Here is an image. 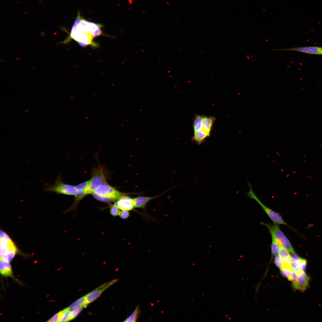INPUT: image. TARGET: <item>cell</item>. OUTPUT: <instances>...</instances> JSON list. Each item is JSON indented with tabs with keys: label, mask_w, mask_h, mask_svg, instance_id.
<instances>
[{
	"label": "cell",
	"mask_w": 322,
	"mask_h": 322,
	"mask_svg": "<svg viewBox=\"0 0 322 322\" xmlns=\"http://www.w3.org/2000/svg\"><path fill=\"white\" fill-rule=\"evenodd\" d=\"M17 251L15 244L9 236L3 231H0V258L10 262Z\"/></svg>",
	"instance_id": "6da1fadb"
},
{
	"label": "cell",
	"mask_w": 322,
	"mask_h": 322,
	"mask_svg": "<svg viewBox=\"0 0 322 322\" xmlns=\"http://www.w3.org/2000/svg\"><path fill=\"white\" fill-rule=\"evenodd\" d=\"M45 191L54 192L57 194L75 196L78 193L76 186L63 182L62 177L59 175L54 184L46 183L43 188Z\"/></svg>",
	"instance_id": "7a4b0ae2"
},
{
	"label": "cell",
	"mask_w": 322,
	"mask_h": 322,
	"mask_svg": "<svg viewBox=\"0 0 322 322\" xmlns=\"http://www.w3.org/2000/svg\"><path fill=\"white\" fill-rule=\"evenodd\" d=\"M269 230L272 239L275 240L281 246L286 249L289 252L295 254L290 242L281 230L278 224L274 223L271 225L262 222Z\"/></svg>",
	"instance_id": "3957f363"
},
{
	"label": "cell",
	"mask_w": 322,
	"mask_h": 322,
	"mask_svg": "<svg viewBox=\"0 0 322 322\" xmlns=\"http://www.w3.org/2000/svg\"><path fill=\"white\" fill-rule=\"evenodd\" d=\"M247 181L249 188V191L246 193L247 197L255 200L260 205L274 223L287 226L288 225L278 213L266 206L259 199L254 193L250 184L247 180Z\"/></svg>",
	"instance_id": "277c9868"
},
{
	"label": "cell",
	"mask_w": 322,
	"mask_h": 322,
	"mask_svg": "<svg viewBox=\"0 0 322 322\" xmlns=\"http://www.w3.org/2000/svg\"><path fill=\"white\" fill-rule=\"evenodd\" d=\"M92 193L111 199L113 201H117L125 195L124 193L117 190L106 182L100 185Z\"/></svg>",
	"instance_id": "5b68a950"
},
{
	"label": "cell",
	"mask_w": 322,
	"mask_h": 322,
	"mask_svg": "<svg viewBox=\"0 0 322 322\" xmlns=\"http://www.w3.org/2000/svg\"><path fill=\"white\" fill-rule=\"evenodd\" d=\"M105 180V174L103 170L97 169L94 171L91 179L86 186V194L92 193Z\"/></svg>",
	"instance_id": "8992f818"
},
{
	"label": "cell",
	"mask_w": 322,
	"mask_h": 322,
	"mask_svg": "<svg viewBox=\"0 0 322 322\" xmlns=\"http://www.w3.org/2000/svg\"><path fill=\"white\" fill-rule=\"evenodd\" d=\"M118 280V279H116L107 282L86 295L85 296L87 304H88L94 301L99 297L104 291Z\"/></svg>",
	"instance_id": "52a82bcc"
},
{
	"label": "cell",
	"mask_w": 322,
	"mask_h": 322,
	"mask_svg": "<svg viewBox=\"0 0 322 322\" xmlns=\"http://www.w3.org/2000/svg\"><path fill=\"white\" fill-rule=\"evenodd\" d=\"M272 51L289 50L295 51L308 54L322 55V47L310 46L296 47H290L286 49H272Z\"/></svg>",
	"instance_id": "ba28073f"
},
{
	"label": "cell",
	"mask_w": 322,
	"mask_h": 322,
	"mask_svg": "<svg viewBox=\"0 0 322 322\" xmlns=\"http://www.w3.org/2000/svg\"><path fill=\"white\" fill-rule=\"evenodd\" d=\"M114 205L122 210H131L134 208L133 198L125 195L115 202Z\"/></svg>",
	"instance_id": "9c48e42d"
},
{
	"label": "cell",
	"mask_w": 322,
	"mask_h": 322,
	"mask_svg": "<svg viewBox=\"0 0 322 322\" xmlns=\"http://www.w3.org/2000/svg\"><path fill=\"white\" fill-rule=\"evenodd\" d=\"M297 272V290L304 291L309 286V277L304 271L300 270Z\"/></svg>",
	"instance_id": "30bf717a"
},
{
	"label": "cell",
	"mask_w": 322,
	"mask_h": 322,
	"mask_svg": "<svg viewBox=\"0 0 322 322\" xmlns=\"http://www.w3.org/2000/svg\"><path fill=\"white\" fill-rule=\"evenodd\" d=\"M159 196L160 195L150 197L140 196L133 198L134 208L143 209L149 201Z\"/></svg>",
	"instance_id": "8fae6325"
},
{
	"label": "cell",
	"mask_w": 322,
	"mask_h": 322,
	"mask_svg": "<svg viewBox=\"0 0 322 322\" xmlns=\"http://www.w3.org/2000/svg\"><path fill=\"white\" fill-rule=\"evenodd\" d=\"M213 117L203 116L202 122V129L209 135L215 120Z\"/></svg>",
	"instance_id": "7c38bea8"
},
{
	"label": "cell",
	"mask_w": 322,
	"mask_h": 322,
	"mask_svg": "<svg viewBox=\"0 0 322 322\" xmlns=\"http://www.w3.org/2000/svg\"><path fill=\"white\" fill-rule=\"evenodd\" d=\"M0 270L3 275L13 277L12 268L9 262L4 261L0 258Z\"/></svg>",
	"instance_id": "4fadbf2b"
},
{
	"label": "cell",
	"mask_w": 322,
	"mask_h": 322,
	"mask_svg": "<svg viewBox=\"0 0 322 322\" xmlns=\"http://www.w3.org/2000/svg\"><path fill=\"white\" fill-rule=\"evenodd\" d=\"M209 135L202 129L194 131L193 139L198 144H200Z\"/></svg>",
	"instance_id": "5bb4252c"
},
{
	"label": "cell",
	"mask_w": 322,
	"mask_h": 322,
	"mask_svg": "<svg viewBox=\"0 0 322 322\" xmlns=\"http://www.w3.org/2000/svg\"><path fill=\"white\" fill-rule=\"evenodd\" d=\"M88 305L87 304L85 296H83L72 304L68 307L70 310L72 309L80 306H83L85 308Z\"/></svg>",
	"instance_id": "9a60e30c"
},
{
	"label": "cell",
	"mask_w": 322,
	"mask_h": 322,
	"mask_svg": "<svg viewBox=\"0 0 322 322\" xmlns=\"http://www.w3.org/2000/svg\"><path fill=\"white\" fill-rule=\"evenodd\" d=\"M203 118V116L199 115H196L195 117L193 123L194 131L202 129Z\"/></svg>",
	"instance_id": "2e32d148"
},
{
	"label": "cell",
	"mask_w": 322,
	"mask_h": 322,
	"mask_svg": "<svg viewBox=\"0 0 322 322\" xmlns=\"http://www.w3.org/2000/svg\"><path fill=\"white\" fill-rule=\"evenodd\" d=\"M140 310L139 306H137L134 311L128 318L124 321L126 322H134L137 321L139 317Z\"/></svg>",
	"instance_id": "e0dca14e"
},
{
	"label": "cell",
	"mask_w": 322,
	"mask_h": 322,
	"mask_svg": "<svg viewBox=\"0 0 322 322\" xmlns=\"http://www.w3.org/2000/svg\"><path fill=\"white\" fill-rule=\"evenodd\" d=\"M278 255L281 257L282 261H287L292 258V256L290 254L289 252L281 246Z\"/></svg>",
	"instance_id": "ac0fdd59"
},
{
	"label": "cell",
	"mask_w": 322,
	"mask_h": 322,
	"mask_svg": "<svg viewBox=\"0 0 322 322\" xmlns=\"http://www.w3.org/2000/svg\"><path fill=\"white\" fill-rule=\"evenodd\" d=\"M70 310L67 308L60 311V322H67L70 320Z\"/></svg>",
	"instance_id": "d6986e66"
},
{
	"label": "cell",
	"mask_w": 322,
	"mask_h": 322,
	"mask_svg": "<svg viewBox=\"0 0 322 322\" xmlns=\"http://www.w3.org/2000/svg\"><path fill=\"white\" fill-rule=\"evenodd\" d=\"M271 245V251L272 255L275 256L278 254L281 246L275 240L272 239Z\"/></svg>",
	"instance_id": "ffe728a7"
},
{
	"label": "cell",
	"mask_w": 322,
	"mask_h": 322,
	"mask_svg": "<svg viewBox=\"0 0 322 322\" xmlns=\"http://www.w3.org/2000/svg\"><path fill=\"white\" fill-rule=\"evenodd\" d=\"M85 308L83 306H80L76 308L71 310L70 320H73L76 318L80 313L83 308Z\"/></svg>",
	"instance_id": "44dd1931"
},
{
	"label": "cell",
	"mask_w": 322,
	"mask_h": 322,
	"mask_svg": "<svg viewBox=\"0 0 322 322\" xmlns=\"http://www.w3.org/2000/svg\"><path fill=\"white\" fill-rule=\"evenodd\" d=\"M274 263L280 269L282 268L283 265L282 261L278 254L275 256Z\"/></svg>",
	"instance_id": "7402d4cb"
},
{
	"label": "cell",
	"mask_w": 322,
	"mask_h": 322,
	"mask_svg": "<svg viewBox=\"0 0 322 322\" xmlns=\"http://www.w3.org/2000/svg\"><path fill=\"white\" fill-rule=\"evenodd\" d=\"M120 209L114 205H112L110 209V213L112 216H116L119 215L120 212Z\"/></svg>",
	"instance_id": "603a6c76"
},
{
	"label": "cell",
	"mask_w": 322,
	"mask_h": 322,
	"mask_svg": "<svg viewBox=\"0 0 322 322\" xmlns=\"http://www.w3.org/2000/svg\"><path fill=\"white\" fill-rule=\"evenodd\" d=\"M92 193V195L94 197L98 200L106 202H109L111 201H113L111 199L100 196L94 193Z\"/></svg>",
	"instance_id": "cb8c5ba5"
},
{
	"label": "cell",
	"mask_w": 322,
	"mask_h": 322,
	"mask_svg": "<svg viewBox=\"0 0 322 322\" xmlns=\"http://www.w3.org/2000/svg\"><path fill=\"white\" fill-rule=\"evenodd\" d=\"M306 260L300 258L298 261L299 267L301 270L304 271L306 268Z\"/></svg>",
	"instance_id": "d4e9b609"
},
{
	"label": "cell",
	"mask_w": 322,
	"mask_h": 322,
	"mask_svg": "<svg viewBox=\"0 0 322 322\" xmlns=\"http://www.w3.org/2000/svg\"><path fill=\"white\" fill-rule=\"evenodd\" d=\"M119 216L122 219H126L129 216L130 213L129 210H122L120 211Z\"/></svg>",
	"instance_id": "484cf974"
},
{
	"label": "cell",
	"mask_w": 322,
	"mask_h": 322,
	"mask_svg": "<svg viewBox=\"0 0 322 322\" xmlns=\"http://www.w3.org/2000/svg\"><path fill=\"white\" fill-rule=\"evenodd\" d=\"M61 315L60 311L55 315L47 322H60Z\"/></svg>",
	"instance_id": "4316f807"
},
{
	"label": "cell",
	"mask_w": 322,
	"mask_h": 322,
	"mask_svg": "<svg viewBox=\"0 0 322 322\" xmlns=\"http://www.w3.org/2000/svg\"></svg>",
	"instance_id": "83f0119b"
}]
</instances>
